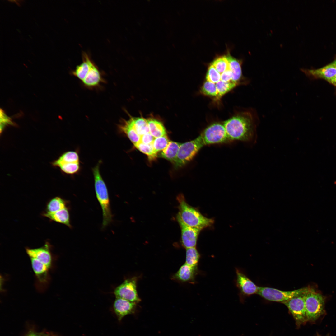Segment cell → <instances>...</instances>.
<instances>
[{"label":"cell","instance_id":"6da1fadb","mask_svg":"<svg viewBox=\"0 0 336 336\" xmlns=\"http://www.w3.org/2000/svg\"><path fill=\"white\" fill-rule=\"evenodd\" d=\"M256 111L251 109L225 121L223 124L230 141L251 140L259 122Z\"/></svg>","mask_w":336,"mask_h":336},{"label":"cell","instance_id":"7a4b0ae2","mask_svg":"<svg viewBox=\"0 0 336 336\" xmlns=\"http://www.w3.org/2000/svg\"><path fill=\"white\" fill-rule=\"evenodd\" d=\"M177 199L179 203L177 217L186 225L202 230L214 223L213 219L205 217L197 209L189 205L183 194H179Z\"/></svg>","mask_w":336,"mask_h":336},{"label":"cell","instance_id":"3957f363","mask_svg":"<svg viewBox=\"0 0 336 336\" xmlns=\"http://www.w3.org/2000/svg\"><path fill=\"white\" fill-rule=\"evenodd\" d=\"M100 161L92 169L94 180V186L97 198L102 210V227H105L112 221L108 189L100 171Z\"/></svg>","mask_w":336,"mask_h":336},{"label":"cell","instance_id":"277c9868","mask_svg":"<svg viewBox=\"0 0 336 336\" xmlns=\"http://www.w3.org/2000/svg\"><path fill=\"white\" fill-rule=\"evenodd\" d=\"M305 301L308 321H315L324 314V298L314 289L308 287Z\"/></svg>","mask_w":336,"mask_h":336},{"label":"cell","instance_id":"5b68a950","mask_svg":"<svg viewBox=\"0 0 336 336\" xmlns=\"http://www.w3.org/2000/svg\"><path fill=\"white\" fill-rule=\"evenodd\" d=\"M204 146L199 135L193 140L181 143L173 163L175 167H181L190 161Z\"/></svg>","mask_w":336,"mask_h":336},{"label":"cell","instance_id":"8992f818","mask_svg":"<svg viewBox=\"0 0 336 336\" xmlns=\"http://www.w3.org/2000/svg\"><path fill=\"white\" fill-rule=\"evenodd\" d=\"M205 145L230 142L223 124L215 123L208 126L199 135Z\"/></svg>","mask_w":336,"mask_h":336},{"label":"cell","instance_id":"52a82bcc","mask_svg":"<svg viewBox=\"0 0 336 336\" xmlns=\"http://www.w3.org/2000/svg\"><path fill=\"white\" fill-rule=\"evenodd\" d=\"M307 287L291 291H284L267 287H259L257 294L265 299L282 303L305 292Z\"/></svg>","mask_w":336,"mask_h":336},{"label":"cell","instance_id":"ba28073f","mask_svg":"<svg viewBox=\"0 0 336 336\" xmlns=\"http://www.w3.org/2000/svg\"><path fill=\"white\" fill-rule=\"evenodd\" d=\"M308 287L304 292L282 303L287 307L299 324H305L308 321L305 301V294Z\"/></svg>","mask_w":336,"mask_h":336},{"label":"cell","instance_id":"9c48e42d","mask_svg":"<svg viewBox=\"0 0 336 336\" xmlns=\"http://www.w3.org/2000/svg\"><path fill=\"white\" fill-rule=\"evenodd\" d=\"M114 294L116 298L126 300L137 303L141 300L137 290V278L133 277L125 280L115 289Z\"/></svg>","mask_w":336,"mask_h":336},{"label":"cell","instance_id":"30bf717a","mask_svg":"<svg viewBox=\"0 0 336 336\" xmlns=\"http://www.w3.org/2000/svg\"><path fill=\"white\" fill-rule=\"evenodd\" d=\"M51 246L48 242L42 246L35 248H26V252L30 258L36 259L50 269L52 266L53 258Z\"/></svg>","mask_w":336,"mask_h":336},{"label":"cell","instance_id":"8fae6325","mask_svg":"<svg viewBox=\"0 0 336 336\" xmlns=\"http://www.w3.org/2000/svg\"><path fill=\"white\" fill-rule=\"evenodd\" d=\"M31 266L36 278V287L40 291L44 290L50 281V268L38 260L30 258Z\"/></svg>","mask_w":336,"mask_h":336},{"label":"cell","instance_id":"7c38bea8","mask_svg":"<svg viewBox=\"0 0 336 336\" xmlns=\"http://www.w3.org/2000/svg\"><path fill=\"white\" fill-rule=\"evenodd\" d=\"M235 281L236 286L239 290L240 298L243 297L257 294L258 286L255 285L240 269L236 268Z\"/></svg>","mask_w":336,"mask_h":336},{"label":"cell","instance_id":"4fadbf2b","mask_svg":"<svg viewBox=\"0 0 336 336\" xmlns=\"http://www.w3.org/2000/svg\"><path fill=\"white\" fill-rule=\"evenodd\" d=\"M181 230V243L186 249L196 247L198 236L201 230L188 226L177 217Z\"/></svg>","mask_w":336,"mask_h":336},{"label":"cell","instance_id":"5bb4252c","mask_svg":"<svg viewBox=\"0 0 336 336\" xmlns=\"http://www.w3.org/2000/svg\"><path fill=\"white\" fill-rule=\"evenodd\" d=\"M101 74L97 66L92 61L86 69L82 82L86 87L92 88L99 85L102 82Z\"/></svg>","mask_w":336,"mask_h":336},{"label":"cell","instance_id":"9a60e30c","mask_svg":"<svg viewBox=\"0 0 336 336\" xmlns=\"http://www.w3.org/2000/svg\"><path fill=\"white\" fill-rule=\"evenodd\" d=\"M136 303L121 298H116L113 304L114 312L119 321L126 315L133 313Z\"/></svg>","mask_w":336,"mask_h":336},{"label":"cell","instance_id":"2e32d148","mask_svg":"<svg viewBox=\"0 0 336 336\" xmlns=\"http://www.w3.org/2000/svg\"><path fill=\"white\" fill-rule=\"evenodd\" d=\"M199 273L198 268L191 267L185 263L183 264L173 276V279L181 282L194 283L195 277Z\"/></svg>","mask_w":336,"mask_h":336},{"label":"cell","instance_id":"e0dca14e","mask_svg":"<svg viewBox=\"0 0 336 336\" xmlns=\"http://www.w3.org/2000/svg\"><path fill=\"white\" fill-rule=\"evenodd\" d=\"M301 70L308 76L320 78L328 81L336 74V66L333 63L317 69H301Z\"/></svg>","mask_w":336,"mask_h":336},{"label":"cell","instance_id":"ac0fdd59","mask_svg":"<svg viewBox=\"0 0 336 336\" xmlns=\"http://www.w3.org/2000/svg\"><path fill=\"white\" fill-rule=\"evenodd\" d=\"M118 128L119 132L125 134L134 145L140 142V136L136 132L129 119H122Z\"/></svg>","mask_w":336,"mask_h":336},{"label":"cell","instance_id":"d6986e66","mask_svg":"<svg viewBox=\"0 0 336 336\" xmlns=\"http://www.w3.org/2000/svg\"><path fill=\"white\" fill-rule=\"evenodd\" d=\"M42 216L51 221L66 225L70 228L72 227L70 223V215L67 207L53 213H46L44 212Z\"/></svg>","mask_w":336,"mask_h":336},{"label":"cell","instance_id":"ffe728a7","mask_svg":"<svg viewBox=\"0 0 336 336\" xmlns=\"http://www.w3.org/2000/svg\"><path fill=\"white\" fill-rule=\"evenodd\" d=\"M146 119L150 133L155 138L166 135V128L162 122L153 117Z\"/></svg>","mask_w":336,"mask_h":336},{"label":"cell","instance_id":"44dd1931","mask_svg":"<svg viewBox=\"0 0 336 336\" xmlns=\"http://www.w3.org/2000/svg\"><path fill=\"white\" fill-rule=\"evenodd\" d=\"M181 143L170 141L166 147L160 153L159 156L173 163L176 157Z\"/></svg>","mask_w":336,"mask_h":336},{"label":"cell","instance_id":"7402d4cb","mask_svg":"<svg viewBox=\"0 0 336 336\" xmlns=\"http://www.w3.org/2000/svg\"><path fill=\"white\" fill-rule=\"evenodd\" d=\"M226 57L229 63V69L232 73V81L237 83L242 78L241 62L229 53Z\"/></svg>","mask_w":336,"mask_h":336},{"label":"cell","instance_id":"603a6c76","mask_svg":"<svg viewBox=\"0 0 336 336\" xmlns=\"http://www.w3.org/2000/svg\"><path fill=\"white\" fill-rule=\"evenodd\" d=\"M129 119L137 134L140 136L150 133L147 119L142 116H129Z\"/></svg>","mask_w":336,"mask_h":336},{"label":"cell","instance_id":"cb8c5ba5","mask_svg":"<svg viewBox=\"0 0 336 336\" xmlns=\"http://www.w3.org/2000/svg\"><path fill=\"white\" fill-rule=\"evenodd\" d=\"M67 202L60 197H55L50 199L46 205L45 212L53 213L67 207Z\"/></svg>","mask_w":336,"mask_h":336},{"label":"cell","instance_id":"d4e9b609","mask_svg":"<svg viewBox=\"0 0 336 336\" xmlns=\"http://www.w3.org/2000/svg\"><path fill=\"white\" fill-rule=\"evenodd\" d=\"M74 162H80L78 154L76 152L69 151L62 154L58 159L53 161L52 164L53 166L57 167L62 163Z\"/></svg>","mask_w":336,"mask_h":336},{"label":"cell","instance_id":"484cf974","mask_svg":"<svg viewBox=\"0 0 336 336\" xmlns=\"http://www.w3.org/2000/svg\"><path fill=\"white\" fill-rule=\"evenodd\" d=\"M200 257L196 247L186 249L185 263L193 268H198V264Z\"/></svg>","mask_w":336,"mask_h":336},{"label":"cell","instance_id":"4316f807","mask_svg":"<svg viewBox=\"0 0 336 336\" xmlns=\"http://www.w3.org/2000/svg\"><path fill=\"white\" fill-rule=\"evenodd\" d=\"M135 147L141 152L146 155L150 160L155 159L157 156L152 143L145 144L141 142L134 145Z\"/></svg>","mask_w":336,"mask_h":336},{"label":"cell","instance_id":"83f0119b","mask_svg":"<svg viewBox=\"0 0 336 336\" xmlns=\"http://www.w3.org/2000/svg\"><path fill=\"white\" fill-rule=\"evenodd\" d=\"M215 84L218 93L217 98H219L235 87L237 83L232 80L227 82L220 80Z\"/></svg>","mask_w":336,"mask_h":336},{"label":"cell","instance_id":"f1b7e54d","mask_svg":"<svg viewBox=\"0 0 336 336\" xmlns=\"http://www.w3.org/2000/svg\"><path fill=\"white\" fill-rule=\"evenodd\" d=\"M57 167L65 174L73 175L79 171L80 164V162L64 163L59 165Z\"/></svg>","mask_w":336,"mask_h":336},{"label":"cell","instance_id":"f546056e","mask_svg":"<svg viewBox=\"0 0 336 336\" xmlns=\"http://www.w3.org/2000/svg\"><path fill=\"white\" fill-rule=\"evenodd\" d=\"M212 64L221 74L229 69V63L226 56L217 58Z\"/></svg>","mask_w":336,"mask_h":336},{"label":"cell","instance_id":"4dcf8cb0","mask_svg":"<svg viewBox=\"0 0 336 336\" xmlns=\"http://www.w3.org/2000/svg\"><path fill=\"white\" fill-rule=\"evenodd\" d=\"M170 141L166 135L155 138L152 143L155 151L158 152L164 149Z\"/></svg>","mask_w":336,"mask_h":336},{"label":"cell","instance_id":"1f68e13d","mask_svg":"<svg viewBox=\"0 0 336 336\" xmlns=\"http://www.w3.org/2000/svg\"><path fill=\"white\" fill-rule=\"evenodd\" d=\"M201 92L205 95L217 97L218 95L216 84L207 81L203 84Z\"/></svg>","mask_w":336,"mask_h":336},{"label":"cell","instance_id":"d6a6232c","mask_svg":"<svg viewBox=\"0 0 336 336\" xmlns=\"http://www.w3.org/2000/svg\"><path fill=\"white\" fill-rule=\"evenodd\" d=\"M206 79V81L214 83L221 80V74L212 64L208 68Z\"/></svg>","mask_w":336,"mask_h":336},{"label":"cell","instance_id":"836d02e7","mask_svg":"<svg viewBox=\"0 0 336 336\" xmlns=\"http://www.w3.org/2000/svg\"><path fill=\"white\" fill-rule=\"evenodd\" d=\"M12 124L10 118L7 117L1 109L0 111V132H2L5 126Z\"/></svg>","mask_w":336,"mask_h":336},{"label":"cell","instance_id":"e575fe53","mask_svg":"<svg viewBox=\"0 0 336 336\" xmlns=\"http://www.w3.org/2000/svg\"><path fill=\"white\" fill-rule=\"evenodd\" d=\"M155 138L149 133L141 136L140 142L145 144L152 143H153Z\"/></svg>","mask_w":336,"mask_h":336},{"label":"cell","instance_id":"d590c367","mask_svg":"<svg viewBox=\"0 0 336 336\" xmlns=\"http://www.w3.org/2000/svg\"><path fill=\"white\" fill-rule=\"evenodd\" d=\"M232 75L231 71L229 69L221 74V80L224 82H230L232 80Z\"/></svg>","mask_w":336,"mask_h":336},{"label":"cell","instance_id":"8d00e7d4","mask_svg":"<svg viewBox=\"0 0 336 336\" xmlns=\"http://www.w3.org/2000/svg\"><path fill=\"white\" fill-rule=\"evenodd\" d=\"M48 333L44 332L34 333L32 332L29 334L28 336H49Z\"/></svg>","mask_w":336,"mask_h":336},{"label":"cell","instance_id":"74e56055","mask_svg":"<svg viewBox=\"0 0 336 336\" xmlns=\"http://www.w3.org/2000/svg\"><path fill=\"white\" fill-rule=\"evenodd\" d=\"M328 81L336 86V74L333 78L328 80Z\"/></svg>","mask_w":336,"mask_h":336},{"label":"cell","instance_id":"f35d334b","mask_svg":"<svg viewBox=\"0 0 336 336\" xmlns=\"http://www.w3.org/2000/svg\"><path fill=\"white\" fill-rule=\"evenodd\" d=\"M333 63V64H334V65H335V66H336V60H335V61H334V62H333V63Z\"/></svg>","mask_w":336,"mask_h":336}]
</instances>
